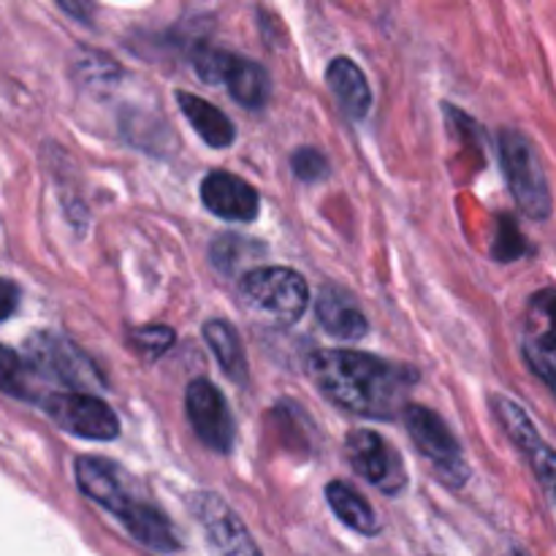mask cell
<instances>
[{
  "instance_id": "13",
  "label": "cell",
  "mask_w": 556,
  "mask_h": 556,
  "mask_svg": "<svg viewBox=\"0 0 556 556\" xmlns=\"http://www.w3.org/2000/svg\"><path fill=\"white\" fill-rule=\"evenodd\" d=\"M76 483L92 503L106 508L112 516H117L136 497L130 492L123 467L101 459V456H79L76 459Z\"/></svg>"
},
{
  "instance_id": "6",
  "label": "cell",
  "mask_w": 556,
  "mask_h": 556,
  "mask_svg": "<svg viewBox=\"0 0 556 556\" xmlns=\"http://www.w3.org/2000/svg\"><path fill=\"white\" fill-rule=\"evenodd\" d=\"M405 424L416 448L421 451V456L432 462L438 476L448 486H462L470 478V467H467L465 454H462L459 440H456V434L451 432V427L438 413L421 405H407Z\"/></svg>"
},
{
  "instance_id": "10",
  "label": "cell",
  "mask_w": 556,
  "mask_h": 556,
  "mask_svg": "<svg viewBox=\"0 0 556 556\" xmlns=\"http://www.w3.org/2000/svg\"><path fill=\"white\" fill-rule=\"evenodd\" d=\"M185 407L201 443L215 454H228L233 448V418L223 391L206 378L193 380L185 391Z\"/></svg>"
},
{
  "instance_id": "11",
  "label": "cell",
  "mask_w": 556,
  "mask_h": 556,
  "mask_svg": "<svg viewBox=\"0 0 556 556\" xmlns=\"http://www.w3.org/2000/svg\"><path fill=\"white\" fill-rule=\"evenodd\" d=\"M193 514L206 532L215 556H264L253 543L239 516L215 494H195Z\"/></svg>"
},
{
  "instance_id": "9",
  "label": "cell",
  "mask_w": 556,
  "mask_h": 556,
  "mask_svg": "<svg viewBox=\"0 0 556 556\" xmlns=\"http://www.w3.org/2000/svg\"><path fill=\"white\" fill-rule=\"evenodd\" d=\"M345 454L353 470L380 492L400 494L407 486L405 462H402L400 451L372 429H356L348 434Z\"/></svg>"
},
{
  "instance_id": "2",
  "label": "cell",
  "mask_w": 556,
  "mask_h": 556,
  "mask_svg": "<svg viewBox=\"0 0 556 556\" xmlns=\"http://www.w3.org/2000/svg\"><path fill=\"white\" fill-rule=\"evenodd\" d=\"M239 299L250 313L269 324L291 326L307 313L309 286L288 266H258L239 280Z\"/></svg>"
},
{
  "instance_id": "24",
  "label": "cell",
  "mask_w": 556,
  "mask_h": 556,
  "mask_svg": "<svg viewBox=\"0 0 556 556\" xmlns=\"http://www.w3.org/2000/svg\"><path fill=\"white\" fill-rule=\"evenodd\" d=\"M293 174L304 182H315V179L326 177V168H329V161H326L324 152L313 150V147H302V150L293 152L291 157Z\"/></svg>"
},
{
  "instance_id": "21",
  "label": "cell",
  "mask_w": 556,
  "mask_h": 556,
  "mask_svg": "<svg viewBox=\"0 0 556 556\" xmlns=\"http://www.w3.org/2000/svg\"><path fill=\"white\" fill-rule=\"evenodd\" d=\"M530 345L543 353H556V288H543L527 307Z\"/></svg>"
},
{
  "instance_id": "8",
  "label": "cell",
  "mask_w": 556,
  "mask_h": 556,
  "mask_svg": "<svg viewBox=\"0 0 556 556\" xmlns=\"http://www.w3.org/2000/svg\"><path fill=\"white\" fill-rule=\"evenodd\" d=\"M492 410L497 416L500 427L508 434L510 443L527 456L532 472H535L538 483L543 486V492L548 494V500L556 505V451L552 445L543 443L541 432L532 424V418L527 416L525 407L519 402H514L510 396H492Z\"/></svg>"
},
{
  "instance_id": "18",
  "label": "cell",
  "mask_w": 556,
  "mask_h": 556,
  "mask_svg": "<svg viewBox=\"0 0 556 556\" xmlns=\"http://www.w3.org/2000/svg\"><path fill=\"white\" fill-rule=\"evenodd\" d=\"M204 340L210 345V351L215 353L217 364H220L223 372L239 386H248L250 380V367H248V353H244L242 337L233 329L228 320H206L204 324Z\"/></svg>"
},
{
  "instance_id": "7",
  "label": "cell",
  "mask_w": 556,
  "mask_h": 556,
  "mask_svg": "<svg viewBox=\"0 0 556 556\" xmlns=\"http://www.w3.org/2000/svg\"><path fill=\"white\" fill-rule=\"evenodd\" d=\"M41 405L47 416L74 438L106 443L119 434L117 413L90 391H52L43 396Z\"/></svg>"
},
{
  "instance_id": "19",
  "label": "cell",
  "mask_w": 556,
  "mask_h": 556,
  "mask_svg": "<svg viewBox=\"0 0 556 556\" xmlns=\"http://www.w3.org/2000/svg\"><path fill=\"white\" fill-rule=\"evenodd\" d=\"M43 378L33 367L30 358L20 356L11 348L0 345V391L9 396H16L22 402H41L43 396Z\"/></svg>"
},
{
  "instance_id": "23",
  "label": "cell",
  "mask_w": 556,
  "mask_h": 556,
  "mask_svg": "<svg viewBox=\"0 0 556 556\" xmlns=\"http://www.w3.org/2000/svg\"><path fill=\"white\" fill-rule=\"evenodd\" d=\"M527 250L525 239H521L519 226L510 217H500V231L494 239V258L497 261H514L521 258Z\"/></svg>"
},
{
  "instance_id": "1",
  "label": "cell",
  "mask_w": 556,
  "mask_h": 556,
  "mask_svg": "<svg viewBox=\"0 0 556 556\" xmlns=\"http://www.w3.org/2000/svg\"><path fill=\"white\" fill-rule=\"evenodd\" d=\"M307 375L326 400L367 418H394L418 380L413 367L342 348L309 353Z\"/></svg>"
},
{
  "instance_id": "5",
  "label": "cell",
  "mask_w": 556,
  "mask_h": 556,
  "mask_svg": "<svg viewBox=\"0 0 556 556\" xmlns=\"http://www.w3.org/2000/svg\"><path fill=\"white\" fill-rule=\"evenodd\" d=\"M25 356L38 369L43 380H54L74 391L101 389L103 378L90 358L79 351L71 340L54 334V331H38L25 342Z\"/></svg>"
},
{
  "instance_id": "26",
  "label": "cell",
  "mask_w": 556,
  "mask_h": 556,
  "mask_svg": "<svg viewBox=\"0 0 556 556\" xmlns=\"http://www.w3.org/2000/svg\"><path fill=\"white\" fill-rule=\"evenodd\" d=\"M16 302H20V291H16V286L11 280H3V277H0V320L14 315Z\"/></svg>"
},
{
  "instance_id": "22",
  "label": "cell",
  "mask_w": 556,
  "mask_h": 556,
  "mask_svg": "<svg viewBox=\"0 0 556 556\" xmlns=\"http://www.w3.org/2000/svg\"><path fill=\"white\" fill-rule=\"evenodd\" d=\"M174 340H177L174 329H168V326H161V324L139 326V329L128 331L130 351H134L139 358H144V362H155V358H161L163 353L174 345Z\"/></svg>"
},
{
  "instance_id": "20",
  "label": "cell",
  "mask_w": 556,
  "mask_h": 556,
  "mask_svg": "<svg viewBox=\"0 0 556 556\" xmlns=\"http://www.w3.org/2000/svg\"><path fill=\"white\" fill-rule=\"evenodd\" d=\"M326 500H329L337 519H340L342 525L351 527L353 532H362V535H378L380 532L378 514H375L372 505H369L353 486H348V483L342 481H331L329 486H326Z\"/></svg>"
},
{
  "instance_id": "16",
  "label": "cell",
  "mask_w": 556,
  "mask_h": 556,
  "mask_svg": "<svg viewBox=\"0 0 556 556\" xmlns=\"http://www.w3.org/2000/svg\"><path fill=\"white\" fill-rule=\"evenodd\" d=\"M326 81H329V90L334 92L337 103H340L342 112L351 119H364L372 106V90H369L367 79H364L362 68H358L353 60L337 58L331 60L329 68H326Z\"/></svg>"
},
{
  "instance_id": "3",
  "label": "cell",
  "mask_w": 556,
  "mask_h": 556,
  "mask_svg": "<svg viewBox=\"0 0 556 556\" xmlns=\"http://www.w3.org/2000/svg\"><path fill=\"white\" fill-rule=\"evenodd\" d=\"M500 161L519 210L532 220H546L554 210V199L532 141L521 130L505 128L500 134Z\"/></svg>"
},
{
  "instance_id": "17",
  "label": "cell",
  "mask_w": 556,
  "mask_h": 556,
  "mask_svg": "<svg viewBox=\"0 0 556 556\" xmlns=\"http://www.w3.org/2000/svg\"><path fill=\"white\" fill-rule=\"evenodd\" d=\"M177 101L185 117H188L190 125H193L195 134H199L206 144L215 147V150H226V147L233 144V139H237V128H233L231 119H228L220 109L212 106V103L204 101V98L185 90L177 92Z\"/></svg>"
},
{
  "instance_id": "25",
  "label": "cell",
  "mask_w": 556,
  "mask_h": 556,
  "mask_svg": "<svg viewBox=\"0 0 556 556\" xmlns=\"http://www.w3.org/2000/svg\"><path fill=\"white\" fill-rule=\"evenodd\" d=\"M525 358H527V367L532 369V375H535L538 380H543V386L552 391V396L556 400V362L552 358V353H543L538 351V348L527 345Z\"/></svg>"
},
{
  "instance_id": "14",
  "label": "cell",
  "mask_w": 556,
  "mask_h": 556,
  "mask_svg": "<svg viewBox=\"0 0 556 556\" xmlns=\"http://www.w3.org/2000/svg\"><path fill=\"white\" fill-rule=\"evenodd\" d=\"M117 519L123 521L125 530H128L141 546L152 548V552L172 554L179 548V538L177 532H174L172 521H168L155 505L144 503V500H130V503L119 510Z\"/></svg>"
},
{
  "instance_id": "4",
  "label": "cell",
  "mask_w": 556,
  "mask_h": 556,
  "mask_svg": "<svg viewBox=\"0 0 556 556\" xmlns=\"http://www.w3.org/2000/svg\"><path fill=\"white\" fill-rule=\"evenodd\" d=\"M195 74L206 85H223L244 109H261L271 98V79L264 65L217 47H201L193 54Z\"/></svg>"
},
{
  "instance_id": "27",
  "label": "cell",
  "mask_w": 556,
  "mask_h": 556,
  "mask_svg": "<svg viewBox=\"0 0 556 556\" xmlns=\"http://www.w3.org/2000/svg\"><path fill=\"white\" fill-rule=\"evenodd\" d=\"M58 3H60V9H63L65 14L74 16V20L90 22L92 0H58Z\"/></svg>"
},
{
  "instance_id": "15",
  "label": "cell",
  "mask_w": 556,
  "mask_h": 556,
  "mask_svg": "<svg viewBox=\"0 0 556 556\" xmlns=\"http://www.w3.org/2000/svg\"><path fill=\"white\" fill-rule=\"evenodd\" d=\"M315 315H318L320 326L329 331L337 340H362L369 331L367 318H364L362 307L356 299L348 291L334 286H326L320 291L318 304H315Z\"/></svg>"
},
{
  "instance_id": "12",
  "label": "cell",
  "mask_w": 556,
  "mask_h": 556,
  "mask_svg": "<svg viewBox=\"0 0 556 556\" xmlns=\"http://www.w3.org/2000/svg\"><path fill=\"white\" fill-rule=\"evenodd\" d=\"M201 201L217 217L237 223L255 220L261 206V199L253 185L228 172L206 174L204 182H201Z\"/></svg>"
}]
</instances>
